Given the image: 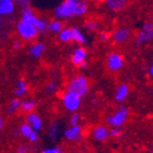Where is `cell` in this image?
I'll list each match as a JSON object with an SVG mask.
<instances>
[{"instance_id":"6da1fadb","label":"cell","mask_w":153,"mask_h":153,"mask_svg":"<svg viewBox=\"0 0 153 153\" xmlns=\"http://www.w3.org/2000/svg\"><path fill=\"white\" fill-rule=\"evenodd\" d=\"M66 91L74 93L80 97H85L89 91V80L84 75L72 77L66 85Z\"/></svg>"},{"instance_id":"7a4b0ae2","label":"cell","mask_w":153,"mask_h":153,"mask_svg":"<svg viewBox=\"0 0 153 153\" xmlns=\"http://www.w3.org/2000/svg\"><path fill=\"white\" fill-rule=\"evenodd\" d=\"M79 0H64L60 4H58L54 10V15L57 19L62 18H71L75 16L77 4Z\"/></svg>"},{"instance_id":"3957f363","label":"cell","mask_w":153,"mask_h":153,"mask_svg":"<svg viewBox=\"0 0 153 153\" xmlns=\"http://www.w3.org/2000/svg\"><path fill=\"white\" fill-rule=\"evenodd\" d=\"M15 29L18 36L22 40H25V41H32L39 34L38 30H36V28L34 26L26 23V22L22 21V19L17 22Z\"/></svg>"},{"instance_id":"277c9868","label":"cell","mask_w":153,"mask_h":153,"mask_svg":"<svg viewBox=\"0 0 153 153\" xmlns=\"http://www.w3.org/2000/svg\"><path fill=\"white\" fill-rule=\"evenodd\" d=\"M128 116H130V110L128 109V107L120 106L117 111H115L112 115H110L107 118V123L111 128H120V126L124 125V123L126 122V120L128 119Z\"/></svg>"},{"instance_id":"5b68a950","label":"cell","mask_w":153,"mask_h":153,"mask_svg":"<svg viewBox=\"0 0 153 153\" xmlns=\"http://www.w3.org/2000/svg\"><path fill=\"white\" fill-rule=\"evenodd\" d=\"M61 102L68 111L77 112V110L79 109L80 105H82V97L74 94V93L66 91L62 94Z\"/></svg>"},{"instance_id":"8992f818","label":"cell","mask_w":153,"mask_h":153,"mask_svg":"<svg viewBox=\"0 0 153 153\" xmlns=\"http://www.w3.org/2000/svg\"><path fill=\"white\" fill-rule=\"evenodd\" d=\"M153 42V22H147L136 36V44L143 45Z\"/></svg>"},{"instance_id":"52a82bcc","label":"cell","mask_w":153,"mask_h":153,"mask_svg":"<svg viewBox=\"0 0 153 153\" xmlns=\"http://www.w3.org/2000/svg\"><path fill=\"white\" fill-rule=\"evenodd\" d=\"M123 63H124L123 56L118 54V53H110L107 56V59H106L107 68L112 72H117L122 69Z\"/></svg>"},{"instance_id":"ba28073f","label":"cell","mask_w":153,"mask_h":153,"mask_svg":"<svg viewBox=\"0 0 153 153\" xmlns=\"http://www.w3.org/2000/svg\"><path fill=\"white\" fill-rule=\"evenodd\" d=\"M25 123H27L33 131L38 133L43 128V119L39 114L34 111L25 116Z\"/></svg>"},{"instance_id":"9c48e42d","label":"cell","mask_w":153,"mask_h":153,"mask_svg":"<svg viewBox=\"0 0 153 153\" xmlns=\"http://www.w3.org/2000/svg\"><path fill=\"white\" fill-rule=\"evenodd\" d=\"M82 130L80 125H73L70 128H65L63 132V137L69 141H76L82 139Z\"/></svg>"},{"instance_id":"30bf717a","label":"cell","mask_w":153,"mask_h":153,"mask_svg":"<svg viewBox=\"0 0 153 153\" xmlns=\"http://www.w3.org/2000/svg\"><path fill=\"white\" fill-rule=\"evenodd\" d=\"M130 36H131V30L128 28H123V27L116 29L111 34L112 40H114L116 43H119V44L125 43V42L128 40Z\"/></svg>"},{"instance_id":"8fae6325","label":"cell","mask_w":153,"mask_h":153,"mask_svg":"<svg viewBox=\"0 0 153 153\" xmlns=\"http://www.w3.org/2000/svg\"><path fill=\"white\" fill-rule=\"evenodd\" d=\"M16 4L14 0H0V15L10 16L15 12Z\"/></svg>"},{"instance_id":"7c38bea8","label":"cell","mask_w":153,"mask_h":153,"mask_svg":"<svg viewBox=\"0 0 153 153\" xmlns=\"http://www.w3.org/2000/svg\"><path fill=\"white\" fill-rule=\"evenodd\" d=\"M87 55H88L87 49L84 48V47H77L71 56V62L74 64V65L79 66L82 62L86 61Z\"/></svg>"},{"instance_id":"4fadbf2b","label":"cell","mask_w":153,"mask_h":153,"mask_svg":"<svg viewBox=\"0 0 153 153\" xmlns=\"http://www.w3.org/2000/svg\"><path fill=\"white\" fill-rule=\"evenodd\" d=\"M91 135L97 141H105L109 137V130L104 125H97L92 130Z\"/></svg>"},{"instance_id":"5bb4252c","label":"cell","mask_w":153,"mask_h":153,"mask_svg":"<svg viewBox=\"0 0 153 153\" xmlns=\"http://www.w3.org/2000/svg\"><path fill=\"white\" fill-rule=\"evenodd\" d=\"M128 93H130V87L126 82H121L118 85L117 89H116L115 93V99L118 103L124 102L125 100L128 99Z\"/></svg>"},{"instance_id":"9a60e30c","label":"cell","mask_w":153,"mask_h":153,"mask_svg":"<svg viewBox=\"0 0 153 153\" xmlns=\"http://www.w3.org/2000/svg\"><path fill=\"white\" fill-rule=\"evenodd\" d=\"M46 51V45L42 42H36V43L31 44L29 46V55H30L32 58L40 59L42 57V55L45 53Z\"/></svg>"},{"instance_id":"2e32d148","label":"cell","mask_w":153,"mask_h":153,"mask_svg":"<svg viewBox=\"0 0 153 153\" xmlns=\"http://www.w3.org/2000/svg\"><path fill=\"white\" fill-rule=\"evenodd\" d=\"M28 90H29L28 84H27V82H26L25 79H18L15 84L13 93H14V95H15L17 99H19V97H25V95L28 93Z\"/></svg>"},{"instance_id":"e0dca14e","label":"cell","mask_w":153,"mask_h":153,"mask_svg":"<svg viewBox=\"0 0 153 153\" xmlns=\"http://www.w3.org/2000/svg\"><path fill=\"white\" fill-rule=\"evenodd\" d=\"M36 107V100L29 99V97H25V99L21 100V110L27 114L33 112Z\"/></svg>"},{"instance_id":"ac0fdd59","label":"cell","mask_w":153,"mask_h":153,"mask_svg":"<svg viewBox=\"0 0 153 153\" xmlns=\"http://www.w3.org/2000/svg\"><path fill=\"white\" fill-rule=\"evenodd\" d=\"M71 30V38L72 41L76 42L78 44H85L87 42V38L85 36V34L82 33V31L79 28H76V27H72L70 28Z\"/></svg>"},{"instance_id":"d6986e66","label":"cell","mask_w":153,"mask_h":153,"mask_svg":"<svg viewBox=\"0 0 153 153\" xmlns=\"http://www.w3.org/2000/svg\"><path fill=\"white\" fill-rule=\"evenodd\" d=\"M21 109V100L17 99V97H14V99L10 100V102L7 105V108H5V112L7 115H15L18 110Z\"/></svg>"},{"instance_id":"ffe728a7","label":"cell","mask_w":153,"mask_h":153,"mask_svg":"<svg viewBox=\"0 0 153 153\" xmlns=\"http://www.w3.org/2000/svg\"><path fill=\"white\" fill-rule=\"evenodd\" d=\"M105 4L110 11H120L126 7L128 1L126 0H107Z\"/></svg>"},{"instance_id":"44dd1931","label":"cell","mask_w":153,"mask_h":153,"mask_svg":"<svg viewBox=\"0 0 153 153\" xmlns=\"http://www.w3.org/2000/svg\"><path fill=\"white\" fill-rule=\"evenodd\" d=\"M47 135L51 140H57L60 136V124L58 121H54L49 125L48 130H47Z\"/></svg>"},{"instance_id":"7402d4cb","label":"cell","mask_w":153,"mask_h":153,"mask_svg":"<svg viewBox=\"0 0 153 153\" xmlns=\"http://www.w3.org/2000/svg\"><path fill=\"white\" fill-rule=\"evenodd\" d=\"M63 30V24L61 23V21H59L57 18L53 19V21L48 22V25H47V31L51 33H59Z\"/></svg>"},{"instance_id":"603a6c76","label":"cell","mask_w":153,"mask_h":153,"mask_svg":"<svg viewBox=\"0 0 153 153\" xmlns=\"http://www.w3.org/2000/svg\"><path fill=\"white\" fill-rule=\"evenodd\" d=\"M18 132H19V135H22L23 137H25V138H27L28 139L29 138V136L32 134V132H33V130L32 128L29 126L27 123H22L21 125H19V128H18Z\"/></svg>"},{"instance_id":"cb8c5ba5","label":"cell","mask_w":153,"mask_h":153,"mask_svg":"<svg viewBox=\"0 0 153 153\" xmlns=\"http://www.w3.org/2000/svg\"><path fill=\"white\" fill-rule=\"evenodd\" d=\"M88 3L86 1H78V4H77L76 12H75V16H82L85 15L86 13L88 12Z\"/></svg>"},{"instance_id":"d4e9b609","label":"cell","mask_w":153,"mask_h":153,"mask_svg":"<svg viewBox=\"0 0 153 153\" xmlns=\"http://www.w3.org/2000/svg\"><path fill=\"white\" fill-rule=\"evenodd\" d=\"M58 39L61 42H63V43H68V42L72 41L70 28H63V30L58 34Z\"/></svg>"},{"instance_id":"484cf974","label":"cell","mask_w":153,"mask_h":153,"mask_svg":"<svg viewBox=\"0 0 153 153\" xmlns=\"http://www.w3.org/2000/svg\"><path fill=\"white\" fill-rule=\"evenodd\" d=\"M85 27H86V29H88L90 31H95L99 29L100 23L97 21H95V19H89V21L85 23Z\"/></svg>"},{"instance_id":"4316f807","label":"cell","mask_w":153,"mask_h":153,"mask_svg":"<svg viewBox=\"0 0 153 153\" xmlns=\"http://www.w3.org/2000/svg\"><path fill=\"white\" fill-rule=\"evenodd\" d=\"M57 90H58V82H57L56 80H51L45 87V91L47 92L48 94L55 93Z\"/></svg>"},{"instance_id":"83f0119b","label":"cell","mask_w":153,"mask_h":153,"mask_svg":"<svg viewBox=\"0 0 153 153\" xmlns=\"http://www.w3.org/2000/svg\"><path fill=\"white\" fill-rule=\"evenodd\" d=\"M47 25H48V22L46 21V19H43V18H40L38 25L36 26L38 32L43 33V32H45V31H47Z\"/></svg>"},{"instance_id":"f1b7e54d","label":"cell","mask_w":153,"mask_h":153,"mask_svg":"<svg viewBox=\"0 0 153 153\" xmlns=\"http://www.w3.org/2000/svg\"><path fill=\"white\" fill-rule=\"evenodd\" d=\"M79 121H80V115H79L78 112H73L69 120L70 125H71V126H73V125H78Z\"/></svg>"},{"instance_id":"f546056e","label":"cell","mask_w":153,"mask_h":153,"mask_svg":"<svg viewBox=\"0 0 153 153\" xmlns=\"http://www.w3.org/2000/svg\"><path fill=\"white\" fill-rule=\"evenodd\" d=\"M40 153H63V151L59 147H49V148L43 149Z\"/></svg>"},{"instance_id":"4dcf8cb0","label":"cell","mask_w":153,"mask_h":153,"mask_svg":"<svg viewBox=\"0 0 153 153\" xmlns=\"http://www.w3.org/2000/svg\"><path fill=\"white\" fill-rule=\"evenodd\" d=\"M122 134V131L119 128H111L109 130V136L111 137H119Z\"/></svg>"},{"instance_id":"1f68e13d","label":"cell","mask_w":153,"mask_h":153,"mask_svg":"<svg viewBox=\"0 0 153 153\" xmlns=\"http://www.w3.org/2000/svg\"><path fill=\"white\" fill-rule=\"evenodd\" d=\"M110 38L109 33L107 32V31H101V32L99 33V40L102 42H106L108 41Z\"/></svg>"},{"instance_id":"d6a6232c","label":"cell","mask_w":153,"mask_h":153,"mask_svg":"<svg viewBox=\"0 0 153 153\" xmlns=\"http://www.w3.org/2000/svg\"><path fill=\"white\" fill-rule=\"evenodd\" d=\"M15 4L16 7H19L22 10V9L30 5V1H27V0H18V1H15Z\"/></svg>"},{"instance_id":"836d02e7","label":"cell","mask_w":153,"mask_h":153,"mask_svg":"<svg viewBox=\"0 0 153 153\" xmlns=\"http://www.w3.org/2000/svg\"><path fill=\"white\" fill-rule=\"evenodd\" d=\"M28 140L30 141V143H36V141L39 140V133L36 132V131H33L32 134L29 136Z\"/></svg>"},{"instance_id":"e575fe53","label":"cell","mask_w":153,"mask_h":153,"mask_svg":"<svg viewBox=\"0 0 153 153\" xmlns=\"http://www.w3.org/2000/svg\"><path fill=\"white\" fill-rule=\"evenodd\" d=\"M16 153H28V147L25 145H19L16 148Z\"/></svg>"},{"instance_id":"d590c367","label":"cell","mask_w":153,"mask_h":153,"mask_svg":"<svg viewBox=\"0 0 153 153\" xmlns=\"http://www.w3.org/2000/svg\"><path fill=\"white\" fill-rule=\"evenodd\" d=\"M12 48L14 49V51H19V49L22 48V42L18 41V40L14 41L12 43Z\"/></svg>"},{"instance_id":"8d00e7d4","label":"cell","mask_w":153,"mask_h":153,"mask_svg":"<svg viewBox=\"0 0 153 153\" xmlns=\"http://www.w3.org/2000/svg\"><path fill=\"white\" fill-rule=\"evenodd\" d=\"M3 126H4V120H3V117L1 116V114H0V132L3 128Z\"/></svg>"},{"instance_id":"74e56055","label":"cell","mask_w":153,"mask_h":153,"mask_svg":"<svg viewBox=\"0 0 153 153\" xmlns=\"http://www.w3.org/2000/svg\"><path fill=\"white\" fill-rule=\"evenodd\" d=\"M149 75H150V77L153 79V62L151 63L150 68H149Z\"/></svg>"},{"instance_id":"f35d334b","label":"cell","mask_w":153,"mask_h":153,"mask_svg":"<svg viewBox=\"0 0 153 153\" xmlns=\"http://www.w3.org/2000/svg\"><path fill=\"white\" fill-rule=\"evenodd\" d=\"M86 66H87V61L82 62V63L80 64V65H79L78 68H80V69H85V68H86Z\"/></svg>"},{"instance_id":"ab89813d","label":"cell","mask_w":153,"mask_h":153,"mask_svg":"<svg viewBox=\"0 0 153 153\" xmlns=\"http://www.w3.org/2000/svg\"><path fill=\"white\" fill-rule=\"evenodd\" d=\"M13 135H14V136L19 135V132H18V128H17V130H14V131H13Z\"/></svg>"},{"instance_id":"60d3db41","label":"cell","mask_w":153,"mask_h":153,"mask_svg":"<svg viewBox=\"0 0 153 153\" xmlns=\"http://www.w3.org/2000/svg\"><path fill=\"white\" fill-rule=\"evenodd\" d=\"M2 21H3V17L1 15H0V25H1V24H2Z\"/></svg>"},{"instance_id":"b9f144b4","label":"cell","mask_w":153,"mask_h":153,"mask_svg":"<svg viewBox=\"0 0 153 153\" xmlns=\"http://www.w3.org/2000/svg\"><path fill=\"white\" fill-rule=\"evenodd\" d=\"M151 153H153V149H152V150H151Z\"/></svg>"},{"instance_id":"7bdbcfd3","label":"cell","mask_w":153,"mask_h":153,"mask_svg":"<svg viewBox=\"0 0 153 153\" xmlns=\"http://www.w3.org/2000/svg\"><path fill=\"white\" fill-rule=\"evenodd\" d=\"M0 54H1V48H0Z\"/></svg>"}]
</instances>
